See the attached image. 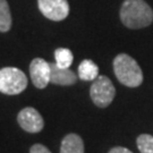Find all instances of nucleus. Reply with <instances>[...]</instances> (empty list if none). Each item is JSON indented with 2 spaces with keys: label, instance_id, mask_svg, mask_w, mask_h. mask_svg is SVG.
<instances>
[{
  "label": "nucleus",
  "instance_id": "39448f33",
  "mask_svg": "<svg viewBox=\"0 0 153 153\" xmlns=\"http://www.w3.org/2000/svg\"><path fill=\"white\" fill-rule=\"evenodd\" d=\"M38 5L42 15L55 22L65 19L69 14L67 0H38Z\"/></svg>",
  "mask_w": 153,
  "mask_h": 153
},
{
  "label": "nucleus",
  "instance_id": "423d86ee",
  "mask_svg": "<svg viewBox=\"0 0 153 153\" xmlns=\"http://www.w3.org/2000/svg\"><path fill=\"white\" fill-rule=\"evenodd\" d=\"M30 75L34 86L38 88H44L50 83L51 67L50 62L42 58L33 59L30 65Z\"/></svg>",
  "mask_w": 153,
  "mask_h": 153
},
{
  "label": "nucleus",
  "instance_id": "0eeeda50",
  "mask_svg": "<svg viewBox=\"0 0 153 153\" xmlns=\"http://www.w3.org/2000/svg\"><path fill=\"white\" fill-rule=\"evenodd\" d=\"M17 121L23 129L27 133H39L43 129L44 121L36 109L27 107L19 111Z\"/></svg>",
  "mask_w": 153,
  "mask_h": 153
},
{
  "label": "nucleus",
  "instance_id": "7ed1b4c3",
  "mask_svg": "<svg viewBox=\"0 0 153 153\" xmlns=\"http://www.w3.org/2000/svg\"><path fill=\"white\" fill-rule=\"evenodd\" d=\"M27 86V77L21 69L5 67L0 69V92L8 95L22 93Z\"/></svg>",
  "mask_w": 153,
  "mask_h": 153
},
{
  "label": "nucleus",
  "instance_id": "20e7f679",
  "mask_svg": "<svg viewBox=\"0 0 153 153\" xmlns=\"http://www.w3.org/2000/svg\"><path fill=\"white\" fill-rule=\"evenodd\" d=\"M90 95L93 103L99 108H107L115 99L116 88L110 78L107 76H98L91 85Z\"/></svg>",
  "mask_w": 153,
  "mask_h": 153
},
{
  "label": "nucleus",
  "instance_id": "f257e3e1",
  "mask_svg": "<svg viewBox=\"0 0 153 153\" xmlns=\"http://www.w3.org/2000/svg\"><path fill=\"white\" fill-rule=\"evenodd\" d=\"M120 19L131 30L146 27L153 22V10L144 0H125L120 8Z\"/></svg>",
  "mask_w": 153,
  "mask_h": 153
},
{
  "label": "nucleus",
  "instance_id": "1a4fd4ad",
  "mask_svg": "<svg viewBox=\"0 0 153 153\" xmlns=\"http://www.w3.org/2000/svg\"><path fill=\"white\" fill-rule=\"evenodd\" d=\"M60 153H84V143L79 135L68 134L64 137Z\"/></svg>",
  "mask_w": 153,
  "mask_h": 153
},
{
  "label": "nucleus",
  "instance_id": "9d476101",
  "mask_svg": "<svg viewBox=\"0 0 153 153\" xmlns=\"http://www.w3.org/2000/svg\"><path fill=\"white\" fill-rule=\"evenodd\" d=\"M99 76V67L91 59H84L78 66V77L82 81H94Z\"/></svg>",
  "mask_w": 153,
  "mask_h": 153
},
{
  "label": "nucleus",
  "instance_id": "ddd939ff",
  "mask_svg": "<svg viewBox=\"0 0 153 153\" xmlns=\"http://www.w3.org/2000/svg\"><path fill=\"white\" fill-rule=\"evenodd\" d=\"M137 149L141 153H153V136L150 134H141L136 140Z\"/></svg>",
  "mask_w": 153,
  "mask_h": 153
},
{
  "label": "nucleus",
  "instance_id": "2eb2a0df",
  "mask_svg": "<svg viewBox=\"0 0 153 153\" xmlns=\"http://www.w3.org/2000/svg\"><path fill=\"white\" fill-rule=\"evenodd\" d=\"M108 153H133L131 150L126 148H123V146H116V148L111 149Z\"/></svg>",
  "mask_w": 153,
  "mask_h": 153
},
{
  "label": "nucleus",
  "instance_id": "6e6552de",
  "mask_svg": "<svg viewBox=\"0 0 153 153\" xmlns=\"http://www.w3.org/2000/svg\"><path fill=\"white\" fill-rule=\"evenodd\" d=\"M50 67H51V77H50L51 83L61 86H68L77 82V75L69 68H61L56 62H51Z\"/></svg>",
  "mask_w": 153,
  "mask_h": 153
},
{
  "label": "nucleus",
  "instance_id": "f03ea898",
  "mask_svg": "<svg viewBox=\"0 0 153 153\" xmlns=\"http://www.w3.org/2000/svg\"><path fill=\"white\" fill-rule=\"evenodd\" d=\"M114 71L118 81L128 88H137L143 83V71L137 61L127 53H119L114 59Z\"/></svg>",
  "mask_w": 153,
  "mask_h": 153
},
{
  "label": "nucleus",
  "instance_id": "4468645a",
  "mask_svg": "<svg viewBox=\"0 0 153 153\" xmlns=\"http://www.w3.org/2000/svg\"><path fill=\"white\" fill-rule=\"evenodd\" d=\"M30 153H51L49 151V149L47 146H44L42 144H34L31 150H30Z\"/></svg>",
  "mask_w": 153,
  "mask_h": 153
},
{
  "label": "nucleus",
  "instance_id": "f8f14e48",
  "mask_svg": "<svg viewBox=\"0 0 153 153\" xmlns=\"http://www.w3.org/2000/svg\"><path fill=\"white\" fill-rule=\"evenodd\" d=\"M56 64L61 68H69L73 64L74 57L69 49L66 48H59L55 51Z\"/></svg>",
  "mask_w": 153,
  "mask_h": 153
},
{
  "label": "nucleus",
  "instance_id": "9b49d317",
  "mask_svg": "<svg viewBox=\"0 0 153 153\" xmlns=\"http://www.w3.org/2000/svg\"><path fill=\"white\" fill-rule=\"evenodd\" d=\"M11 27V13L6 0H0V32H8Z\"/></svg>",
  "mask_w": 153,
  "mask_h": 153
}]
</instances>
